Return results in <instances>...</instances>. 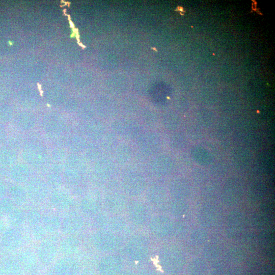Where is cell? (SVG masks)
<instances>
[{"label":"cell","instance_id":"6da1fadb","mask_svg":"<svg viewBox=\"0 0 275 275\" xmlns=\"http://www.w3.org/2000/svg\"><path fill=\"white\" fill-rule=\"evenodd\" d=\"M90 164L82 154L68 153L63 162L64 186L78 199L91 185L89 180Z\"/></svg>","mask_w":275,"mask_h":275},{"label":"cell","instance_id":"7a4b0ae2","mask_svg":"<svg viewBox=\"0 0 275 275\" xmlns=\"http://www.w3.org/2000/svg\"><path fill=\"white\" fill-rule=\"evenodd\" d=\"M120 252L126 266L138 270L152 261L151 237L143 230L136 231L125 239Z\"/></svg>","mask_w":275,"mask_h":275},{"label":"cell","instance_id":"3957f363","mask_svg":"<svg viewBox=\"0 0 275 275\" xmlns=\"http://www.w3.org/2000/svg\"><path fill=\"white\" fill-rule=\"evenodd\" d=\"M135 155L131 163L143 168L146 161L162 152L163 138L156 129H145L133 143Z\"/></svg>","mask_w":275,"mask_h":275},{"label":"cell","instance_id":"277c9868","mask_svg":"<svg viewBox=\"0 0 275 275\" xmlns=\"http://www.w3.org/2000/svg\"><path fill=\"white\" fill-rule=\"evenodd\" d=\"M22 159L33 170L44 174L51 164L49 151L36 136L24 138L21 148Z\"/></svg>","mask_w":275,"mask_h":275},{"label":"cell","instance_id":"5b68a950","mask_svg":"<svg viewBox=\"0 0 275 275\" xmlns=\"http://www.w3.org/2000/svg\"><path fill=\"white\" fill-rule=\"evenodd\" d=\"M119 178L121 189L129 198H142L149 181L142 168L133 163L121 168Z\"/></svg>","mask_w":275,"mask_h":275},{"label":"cell","instance_id":"8992f818","mask_svg":"<svg viewBox=\"0 0 275 275\" xmlns=\"http://www.w3.org/2000/svg\"><path fill=\"white\" fill-rule=\"evenodd\" d=\"M120 169L111 156L102 157L90 165L89 180L91 186L102 191L109 182L119 178Z\"/></svg>","mask_w":275,"mask_h":275},{"label":"cell","instance_id":"52a82bcc","mask_svg":"<svg viewBox=\"0 0 275 275\" xmlns=\"http://www.w3.org/2000/svg\"><path fill=\"white\" fill-rule=\"evenodd\" d=\"M86 240L101 255L119 252L125 241L123 237L108 230L91 231L87 234Z\"/></svg>","mask_w":275,"mask_h":275},{"label":"cell","instance_id":"ba28073f","mask_svg":"<svg viewBox=\"0 0 275 275\" xmlns=\"http://www.w3.org/2000/svg\"><path fill=\"white\" fill-rule=\"evenodd\" d=\"M178 167L177 160L170 154L160 152L149 159L142 169L150 180L160 179L170 175Z\"/></svg>","mask_w":275,"mask_h":275},{"label":"cell","instance_id":"9c48e42d","mask_svg":"<svg viewBox=\"0 0 275 275\" xmlns=\"http://www.w3.org/2000/svg\"><path fill=\"white\" fill-rule=\"evenodd\" d=\"M152 211L143 199L129 198L124 214L135 229L143 230L152 216Z\"/></svg>","mask_w":275,"mask_h":275},{"label":"cell","instance_id":"30bf717a","mask_svg":"<svg viewBox=\"0 0 275 275\" xmlns=\"http://www.w3.org/2000/svg\"><path fill=\"white\" fill-rule=\"evenodd\" d=\"M108 126L121 141L132 143L145 129L138 119L130 117H117L108 123Z\"/></svg>","mask_w":275,"mask_h":275},{"label":"cell","instance_id":"8fae6325","mask_svg":"<svg viewBox=\"0 0 275 275\" xmlns=\"http://www.w3.org/2000/svg\"><path fill=\"white\" fill-rule=\"evenodd\" d=\"M62 236L60 232L47 234L46 238L39 242L35 250L41 267H51L58 259V243Z\"/></svg>","mask_w":275,"mask_h":275},{"label":"cell","instance_id":"7c38bea8","mask_svg":"<svg viewBox=\"0 0 275 275\" xmlns=\"http://www.w3.org/2000/svg\"><path fill=\"white\" fill-rule=\"evenodd\" d=\"M89 231V219L77 208L63 213L60 228L63 235H79Z\"/></svg>","mask_w":275,"mask_h":275},{"label":"cell","instance_id":"4fadbf2b","mask_svg":"<svg viewBox=\"0 0 275 275\" xmlns=\"http://www.w3.org/2000/svg\"><path fill=\"white\" fill-rule=\"evenodd\" d=\"M102 191L91 187L88 191L77 199V209L87 218L94 216L102 210Z\"/></svg>","mask_w":275,"mask_h":275},{"label":"cell","instance_id":"5bb4252c","mask_svg":"<svg viewBox=\"0 0 275 275\" xmlns=\"http://www.w3.org/2000/svg\"><path fill=\"white\" fill-rule=\"evenodd\" d=\"M23 185L26 191L29 203L40 206L47 201L51 190L43 177L32 175Z\"/></svg>","mask_w":275,"mask_h":275},{"label":"cell","instance_id":"9a60e30c","mask_svg":"<svg viewBox=\"0 0 275 275\" xmlns=\"http://www.w3.org/2000/svg\"><path fill=\"white\" fill-rule=\"evenodd\" d=\"M47 202L50 208L63 213L77 208V199L63 186L51 190Z\"/></svg>","mask_w":275,"mask_h":275},{"label":"cell","instance_id":"2e32d148","mask_svg":"<svg viewBox=\"0 0 275 275\" xmlns=\"http://www.w3.org/2000/svg\"><path fill=\"white\" fill-rule=\"evenodd\" d=\"M22 228L8 227L0 236L2 248L6 254H14L26 245V236Z\"/></svg>","mask_w":275,"mask_h":275},{"label":"cell","instance_id":"e0dca14e","mask_svg":"<svg viewBox=\"0 0 275 275\" xmlns=\"http://www.w3.org/2000/svg\"><path fill=\"white\" fill-rule=\"evenodd\" d=\"M126 267L125 259L119 252L102 255L96 270L98 275H117Z\"/></svg>","mask_w":275,"mask_h":275},{"label":"cell","instance_id":"ac0fdd59","mask_svg":"<svg viewBox=\"0 0 275 275\" xmlns=\"http://www.w3.org/2000/svg\"><path fill=\"white\" fill-rule=\"evenodd\" d=\"M102 193L103 210L111 214H124L129 198L121 189Z\"/></svg>","mask_w":275,"mask_h":275},{"label":"cell","instance_id":"d6986e66","mask_svg":"<svg viewBox=\"0 0 275 275\" xmlns=\"http://www.w3.org/2000/svg\"><path fill=\"white\" fill-rule=\"evenodd\" d=\"M76 127L91 142H99L109 130L108 123L101 119L80 122Z\"/></svg>","mask_w":275,"mask_h":275},{"label":"cell","instance_id":"ffe728a7","mask_svg":"<svg viewBox=\"0 0 275 275\" xmlns=\"http://www.w3.org/2000/svg\"><path fill=\"white\" fill-rule=\"evenodd\" d=\"M165 195L166 190L160 179H152L149 180L143 197L152 210H155L160 207Z\"/></svg>","mask_w":275,"mask_h":275},{"label":"cell","instance_id":"44dd1931","mask_svg":"<svg viewBox=\"0 0 275 275\" xmlns=\"http://www.w3.org/2000/svg\"><path fill=\"white\" fill-rule=\"evenodd\" d=\"M24 273L41 270L35 249L25 245L14 254Z\"/></svg>","mask_w":275,"mask_h":275},{"label":"cell","instance_id":"7402d4cb","mask_svg":"<svg viewBox=\"0 0 275 275\" xmlns=\"http://www.w3.org/2000/svg\"><path fill=\"white\" fill-rule=\"evenodd\" d=\"M87 233L79 235H63L58 243L59 254L62 256H75L81 248Z\"/></svg>","mask_w":275,"mask_h":275},{"label":"cell","instance_id":"603a6c76","mask_svg":"<svg viewBox=\"0 0 275 275\" xmlns=\"http://www.w3.org/2000/svg\"><path fill=\"white\" fill-rule=\"evenodd\" d=\"M55 275H78L82 266L74 256H61L52 265Z\"/></svg>","mask_w":275,"mask_h":275},{"label":"cell","instance_id":"cb8c5ba5","mask_svg":"<svg viewBox=\"0 0 275 275\" xmlns=\"http://www.w3.org/2000/svg\"><path fill=\"white\" fill-rule=\"evenodd\" d=\"M89 141L76 128L71 129L64 139V145L69 153L82 154Z\"/></svg>","mask_w":275,"mask_h":275},{"label":"cell","instance_id":"d4e9b609","mask_svg":"<svg viewBox=\"0 0 275 275\" xmlns=\"http://www.w3.org/2000/svg\"><path fill=\"white\" fill-rule=\"evenodd\" d=\"M134 155L133 144L121 141L111 156L116 164L122 168L132 162Z\"/></svg>","mask_w":275,"mask_h":275},{"label":"cell","instance_id":"484cf974","mask_svg":"<svg viewBox=\"0 0 275 275\" xmlns=\"http://www.w3.org/2000/svg\"><path fill=\"white\" fill-rule=\"evenodd\" d=\"M107 230L120 235L125 239L138 231L130 224L124 214H111Z\"/></svg>","mask_w":275,"mask_h":275},{"label":"cell","instance_id":"4316f807","mask_svg":"<svg viewBox=\"0 0 275 275\" xmlns=\"http://www.w3.org/2000/svg\"><path fill=\"white\" fill-rule=\"evenodd\" d=\"M62 214L51 208L43 209L42 225L48 234L60 232Z\"/></svg>","mask_w":275,"mask_h":275},{"label":"cell","instance_id":"83f0119b","mask_svg":"<svg viewBox=\"0 0 275 275\" xmlns=\"http://www.w3.org/2000/svg\"><path fill=\"white\" fill-rule=\"evenodd\" d=\"M43 178L51 190L64 186L63 163L51 162Z\"/></svg>","mask_w":275,"mask_h":275},{"label":"cell","instance_id":"f1b7e54d","mask_svg":"<svg viewBox=\"0 0 275 275\" xmlns=\"http://www.w3.org/2000/svg\"><path fill=\"white\" fill-rule=\"evenodd\" d=\"M101 255L94 250L85 239L81 248L74 257L79 261L82 267L91 266L96 268Z\"/></svg>","mask_w":275,"mask_h":275},{"label":"cell","instance_id":"f546056e","mask_svg":"<svg viewBox=\"0 0 275 275\" xmlns=\"http://www.w3.org/2000/svg\"><path fill=\"white\" fill-rule=\"evenodd\" d=\"M24 272L14 254L0 257V275H23Z\"/></svg>","mask_w":275,"mask_h":275},{"label":"cell","instance_id":"4dcf8cb0","mask_svg":"<svg viewBox=\"0 0 275 275\" xmlns=\"http://www.w3.org/2000/svg\"><path fill=\"white\" fill-rule=\"evenodd\" d=\"M33 169L24 162L15 163L9 172V177L15 183L24 184L33 175Z\"/></svg>","mask_w":275,"mask_h":275},{"label":"cell","instance_id":"1f68e13d","mask_svg":"<svg viewBox=\"0 0 275 275\" xmlns=\"http://www.w3.org/2000/svg\"><path fill=\"white\" fill-rule=\"evenodd\" d=\"M8 193L16 207H23L29 203L26 191L23 184H12L8 187Z\"/></svg>","mask_w":275,"mask_h":275},{"label":"cell","instance_id":"d6a6232c","mask_svg":"<svg viewBox=\"0 0 275 275\" xmlns=\"http://www.w3.org/2000/svg\"><path fill=\"white\" fill-rule=\"evenodd\" d=\"M9 227L22 228L26 222V211L23 207H16L6 217Z\"/></svg>","mask_w":275,"mask_h":275},{"label":"cell","instance_id":"836d02e7","mask_svg":"<svg viewBox=\"0 0 275 275\" xmlns=\"http://www.w3.org/2000/svg\"><path fill=\"white\" fill-rule=\"evenodd\" d=\"M121 141L120 139L109 129L98 143L105 154L111 156Z\"/></svg>","mask_w":275,"mask_h":275},{"label":"cell","instance_id":"e575fe53","mask_svg":"<svg viewBox=\"0 0 275 275\" xmlns=\"http://www.w3.org/2000/svg\"><path fill=\"white\" fill-rule=\"evenodd\" d=\"M82 155L90 165L106 155L98 142H91L88 143Z\"/></svg>","mask_w":275,"mask_h":275},{"label":"cell","instance_id":"d590c367","mask_svg":"<svg viewBox=\"0 0 275 275\" xmlns=\"http://www.w3.org/2000/svg\"><path fill=\"white\" fill-rule=\"evenodd\" d=\"M111 214L102 210L94 216L89 218L90 231L107 230L108 219Z\"/></svg>","mask_w":275,"mask_h":275},{"label":"cell","instance_id":"8d00e7d4","mask_svg":"<svg viewBox=\"0 0 275 275\" xmlns=\"http://www.w3.org/2000/svg\"><path fill=\"white\" fill-rule=\"evenodd\" d=\"M187 143V135L179 130L171 133L168 141V146L172 151H181L186 147Z\"/></svg>","mask_w":275,"mask_h":275},{"label":"cell","instance_id":"74e56055","mask_svg":"<svg viewBox=\"0 0 275 275\" xmlns=\"http://www.w3.org/2000/svg\"><path fill=\"white\" fill-rule=\"evenodd\" d=\"M66 151L67 150L63 145L54 144L49 151L51 162L63 163L68 154Z\"/></svg>","mask_w":275,"mask_h":275},{"label":"cell","instance_id":"f35d334b","mask_svg":"<svg viewBox=\"0 0 275 275\" xmlns=\"http://www.w3.org/2000/svg\"><path fill=\"white\" fill-rule=\"evenodd\" d=\"M36 120L33 117H22L17 119L15 126L22 132H29L36 126Z\"/></svg>","mask_w":275,"mask_h":275},{"label":"cell","instance_id":"ab89813d","mask_svg":"<svg viewBox=\"0 0 275 275\" xmlns=\"http://www.w3.org/2000/svg\"><path fill=\"white\" fill-rule=\"evenodd\" d=\"M28 229L31 238L37 242L44 239L48 234L42 224Z\"/></svg>","mask_w":275,"mask_h":275},{"label":"cell","instance_id":"60d3db41","mask_svg":"<svg viewBox=\"0 0 275 275\" xmlns=\"http://www.w3.org/2000/svg\"><path fill=\"white\" fill-rule=\"evenodd\" d=\"M16 207L13 202L8 197L0 199V215L6 217Z\"/></svg>","mask_w":275,"mask_h":275},{"label":"cell","instance_id":"b9f144b4","mask_svg":"<svg viewBox=\"0 0 275 275\" xmlns=\"http://www.w3.org/2000/svg\"><path fill=\"white\" fill-rule=\"evenodd\" d=\"M137 270L138 275H159L162 272L156 266L152 267L151 263L143 266Z\"/></svg>","mask_w":275,"mask_h":275},{"label":"cell","instance_id":"7bdbcfd3","mask_svg":"<svg viewBox=\"0 0 275 275\" xmlns=\"http://www.w3.org/2000/svg\"><path fill=\"white\" fill-rule=\"evenodd\" d=\"M78 275H98L96 268L91 266L83 267Z\"/></svg>","mask_w":275,"mask_h":275},{"label":"cell","instance_id":"ee69618b","mask_svg":"<svg viewBox=\"0 0 275 275\" xmlns=\"http://www.w3.org/2000/svg\"><path fill=\"white\" fill-rule=\"evenodd\" d=\"M117 275H138V273L136 269L126 266Z\"/></svg>","mask_w":275,"mask_h":275},{"label":"cell","instance_id":"f6af8a7d","mask_svg":"<svg viewBox=\"0 0 275 275\" xmlns=\"http://www.w3.org/2000/svg\"><path fill=\"white\" fill-rule=\"evenodd\" d=\"M9 227L5 217L0 215V236Z\"/></svg>","mask_w":275,"mask_h":275},{"label":"cell","instance_id":"bcb514c9","mask_svg":"<svg viewBox=\"0 0 275 275\" xmlns=\"http://www.w3.org/2000/svg\"><path fill=\"white\" fill-rule=\"evenodd\" d=\"M8 193V187L5 183L0 179V199L5 197Z\"/></svg>","mask_w":275,"mask_h":275},{"label":"cell","instance_id":"7dc6e473","mask_svg":"<svg viewBox=\"0 0 275 275\" xmlns=\"http://www.w3.org/2000/svg\"><path fill=\"white\" fill-rule=\"evenodd\" d=\"M23 275H42V271L40 270L34 272H27L24 273Z\"/></svg>","mask_w":275,"mask_h":275},{"label":"cell","instance_id":"c3c4849f","mask_svg":"<svg viewBox=\"0 0 275 275\" xmlns=\"http://www.w3.org/2000/svg\"><path fill=\"white\" fill-rule=\"evenodd\" d=\"M5 255H6L3 251L2 248V246H1V240H0V257H1L2 256Z\"/></svg>","mask_w":275,"mask_h":275}]
</instances>
